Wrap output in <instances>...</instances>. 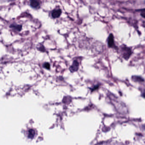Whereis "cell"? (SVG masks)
Masks as SVG:
<instances>
[{
    "label": "cell",
    "mask_w": 145,
    "mask_h": 145,
    "mask_svg": "<svg viewBox=\"0 0 145 145\" xmlns=\"http://www.w3.org/2000/svg\"><path fill=\"white\" fill-rule=\"evenodd\" d=\"M43 67L45 69H50V63H45L43 65Z\"/></svg>",
    "instance_id": "30bf717a"
},
{
    "label": "cell",
    "mask_w": 145,
    "mask_h": 145,
    "mask_svg": "<svg viewBox=\"0 0 145 145\" xmlns=\"http://www.w3.org/2000/svg\"><path fill=\"white\" fill-rule=\"evenodd\" d=\"M9 27L10 28L14 29L18 31H20L22 30V25L13 24H11L9 26Z\"/></svg>",
    "instance_id": "8992f818"
},
{
    "label": "cell",
    "mask_w": 145,
    "mask_h": 145,
    "mask_svg": "<svg viewBox=\"0 0 145 145\" xmlns=\"http://www.w3.org/2000/svg\"><path fill=\"white\" fill-rule=\"evenodd\" d=\"M79 64L77 60H74L73 64L70 67V69H69L70 71L72 72L77 71L79 68Z\"/></svg>",
    "instance_id": "277c9868"
},
{
    "label": "cell",
    "mask_w": 145,
    "mask_h": 145,
    "mask_svg": "<svg viewBox=\"0 0 145 145\" xmlns=\"http://www.w3.org/2000/svg\"></svg>",
    "instance_id": "7c38bea8"
},
{
    "label": "cell",
    "mask_w": 145,
    "mask_h": 145,
    "mask_svg": "<svg viewBox=\"0 0 145 145\" xmlns=\"http://www.w3.org/2000/svg\"><path fill=\"white\" fill-rule=\"evenodd\" d=\"M37 50H38L39 51H41L43 52H44L46 50H45V47H44L43 45H41L40 47L37 48Z\"/></svg>",
    "instance_id": "9c48e42d"
},
{
    "label": "cell",
    "mask_w": 145,
    "mask_h": 145,
    "mask_svg": "<svg viewBox=\"0 0 145 145\" xmlns=\"http://www.w3.org/2000/svg\"><path fill=\"white\" fill-rule=\"evenodd\" d=\"M62 11L60 9H54L52 12V16L53 18H59L61 15Z\"/></svg>",
    "instance_id": "3957f363"
},
{
    "label": "cell",
    "mask_w": 145,
    "mask_h": 145,
    "mask_svg": "<svg viewBox=\"0 0 145 145\" xmlns=\"http://www.w3.org/2000/svg\"><path fill=\"white\" fill-rule=\"evenodd\" d=\"M35 135V132L32 129H30L28 131V137L30 139H33Z\"/></svg>",
    "instance_id": "52a82bcc"
},
{
    "label": "cell",
    "mask_w": 145,
    "mask_h": 145,
    "mask_svg": "<svg viewBox=\"0 0 145 145\" xmlns=\"http://www.w3.org/2000/svg\"><path fill=\"white\" fill-rule=\"evenodd\" d=\"M30 5L31 7L37 9L40 6V3L38 0H30Z\"/></svg>",
    "instance_id": "5b68a950"
},
{
    "label": "cell",
    "mask_w": 145,
    "mask_h": 145,
    "mask_svg": "<svg viewBox=\"0 0 145 145\" xmlns=\"http://www.w3.org/2000/svg\"><path fill=\"white\" fill-rule=\"evenodd\" d=\"M107 43L108 46L109 48H115L117 47L115 45L114 40V37L113 34L112 33H110L109 34V36L108 37L107 39Z\"/></svg>",
    "instance_id": "7a4b0ae2"
},
{
    "label": "cell",
    "mask_w": 145,
    "mask_h": 145,
    "mask_svg": "<svg viewBox=\"0 0 145 145\" xmlns=\"http://www.w3.org/2000/svg\"><path fill=\"white\" fill-rule=\"evenodd\" d=\"M141 15L142 17L145 18V12H142L141 14Z\"/></svg>",
    "instance_id": "8fae6325"
},
{
    "label": "cell",
    "mask_w": 145,
    "mask_h": 145,
    "mask_svg": "<svg viewBox=\"0 0 145 145\" xmlns=\"http://www.w3.org/2000/svg\"><path fill=\"white\" fill-rule=\"evenodd\" d=\"M132 79L135 81H144V80L140 77L134 76L132 77Z\"/></svg>",
    "instance_id": "ba28073f"
},
{
    "label": "cell",
    "mask_w": 145,
    "mask_h": 145,
    "mask_svg": "<svg viewBox=\"0 0 145 145\" xmlns=\"http://www.w3.org/2000/svg\"><path fill=\"white\" fill-rule=\"evenodd\" d=\"M121 51L123 58L126 60L129 59L132 53L131 49L125 45L121 46Z\"/></svg>",
    "instance_id": "6da1fadb"
}]
</instances>
